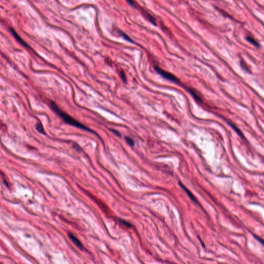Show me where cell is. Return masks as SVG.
I'll return each mask as SVG.
<instances>
[{"label":"cell","mask_w":264,"mask_h":264,"mask_svg":"<svg viewBox=\"0 0 264 264\" xmlns=\"http://www.w3.org/2000/svg\"><path fill=\"white\" fill-rule=\"evenodd\" d=\"M50 104H51V108L54 111L55 113H56L60 117V118L62 119V120L65 121V122H66V123L75 126V127L79 128L80 129H83L84 131H87L90 132L91 133L94 132L92 129H90V128H87L86 126H84V124H82L81 123L78 122V121L76 120L75 119L70 116V115L67 114V113L62 111L61 109L58 107V105L53 101H51L50 102Z\"/></svg>","instance_id":"obj_1"},{"label":"cell","mask_w":264,"mask_h":264,"mask_svg":"<svg viewBox=\"0 0 264 264\" xmlns=\"http://www.w3.org/2000/svg\"><path fill=\"white\" fill-rule=\"evenodd\" d=\"M154 69L155 71H156L159 74H160L161 76H162L164 78L167 79L168 80H171L175 83H179L180 81L178 78L175 75L172 74V73L170 72H168L167 71H165L164 70H162V68L159 67L158 66H155L154 67Z\"/></svg>","instance_id":"obj_2"},{"label":"cell","mask_w":264,"mask_h":264,"mask_svg":"<svg viewBox=\"0 0 264 264\" xmlns=\"http://www.w3.org/2000/svg\"><path fill=\"white\" fill-rule=\"evenodd\" d=\"M9 31L11 32V34L13 35V36L15 37L16 39L19 42H20V44H21L23 46H24V47H29V46L22 39V38L15 31V29H14L13 28L10 27L9 28Z\"/></svg>","instance_id":"obj_3"},{"label":"cell","mask_w":264,"mask_h":264,"mask_svg":"<svg viewBox=\"0 0 264 264\" xmlns=\"http://www.w3.org/2000/svg\"><path fill=\"white\" fill-rule=\"evenodd\" d=\"M69 237L71 239V241L75 245L77 246V248H79L80 250L84 249V247L82 245L80 241L77 238V237H75L71 233L69 234Z\"/></svg>","instance_id":"obj_4"},{"label":"cell","mask_w":264,"mask_h":264,"mask_svg":"<svg viewBox=\"0 0 264 264\" xmlns=\"http://www.w3.org/2000/svg\"><path fill=\"white\" fill-rule=\"evenodd\" d=\"M179 184H180L181 187L185 191V192H186V193H187L188 196L190 197V198L191 199V200L194 201V202H197V201L196 200V199L195 198V197H194L193 195H192V193H190V191H189L188 190H187L181 183L179 182Z\"/></svg>","instance_id":"obj_5"},{"label":"cell","mask_w":264,"mask_h":264,"mask_svg":"<svg viewBox=\"0 0 264 264\" xmlns=\"http://www.w3.org/2000/svg\"><path fill=\"white\" fill-rule=\"evenodd\" d=\"M246 39H247V40H248L249 42H250L251 44H253L254 46H256V47H259V44L258 42H257L253 38V37L251 36H247L246 37Z\"/></svg>","instance_id":"obj_6"},{"label":"cell","mask_w":264,"mask_h":264,"mask_svg":"<svg viewBox=\"0 0 264 264\" xmlns=\"http://www.w3.org/2000/svg\"><path fill=\"white\" fill-rule=\"evenodd\" d=\"M36 129L39 133L45 134V132L44 131V128L42 126V125L40 122H38L36 124Z\"/></svg>","instance_id":"obj_7"},{"label":"cell","mask_w":264,"mask_h":264,"mask_svg":"<svg viewBox=\"0 0 264 264\" xmlns=\"http://www.w3.org/2000/svg\"><path fill=\"white\" fill-rule=\"evenodd\" d=\"M125 139H126V141L129 144V146H132V147L134 146V141L132 139L129 138V137H126Z\"/></svg>","instance_id":"obj_8"},{"label":"cell","mask_w":264,"mask_h":264,"mask_svg":"<svg viewBox=\"0 0 264 264\" xmlns=\"http://www.w3.org/2000/svg\"><path fill=\"white\" fill-rule=\"evenodd\" d=\"M120 34L122 37H123L124 38L126 39V40H128V41H129V42H132L131 39L129 38V37L127 35H126V34H125L124 33H123L122 32L120 31Z\"/></svg>","instance_id":"obj_9"},{"label":"cell","mask_w":264,"mask_h":264,"mask_svg":"<svg viewBox=\"0 0 264 264\" xmlns=\"http://www.w3.org/2000/svg\"><path fill=\"white\" fill-rule=\"evenodd\" d=\"M121 78H122V80H123V82L124 83H126V75L124 74V72H121Z\"/></svg>","instance_id":"obj_10"},{"label":"cell","mask_w":264,"mask_h":264,"mask_svg":"<svg viewBox=\"0 0 264 264\" xmlns=\"http://www.w3.org/2000/svg\"><path fill=\"white\" fill-rule=\"evenodd\" d=\"M120 222H121V223H122V224H124V226H127V227H129V226H131V224H129V223L126 222V221H125L120 220Z\"/></svg>","instance_id":"obj_11"},{"label":"cell","mask_w":264,"mask_h":264,"mask_svg":"<svg viewBox=\"0 0 264 264\" xmlns=\"http://www.w3.org/2000/svg\"><path fill=\"white\" fill-rule=\"evenodd\" d=\"M230 125H231V126H232V127L234 128V129H235V130H236V131H237V133H238V134H239V135H241V136H242V134H241V132H240V131H239V130L238 129H237V128H236V127L235 126H233V125H232V124H230Z\"/></svg>","instance_id":"obj_12"},{"label":"cell","mask_w":264,"mask_h":264,"mask_svg":"<svg viewBox=\"0 0 264 264\" xmlns=\"http://www.w3.org/2000/svg\"><path fill=\"white\" fill-rule=\"evenodd\" d=\"M111 132H113V133H115V134L117 135H118L119 136H120V134L119 133L118 131H117L116 130H115V129H111Z\"/></svg>","instance_id":"obj_13"},{"label":"cell","mask_w":264,"mask_h":264,"mask_svg":"<svg viewBox=\"0 0 264 264\" xmlns=\"http://www.w3.org/2000/svg\"><path fill=\"white\" fill-rule=\"evenodd\" d=\"M254 236L255 237V239H256L257 241H259V242H260V243H261L262 244H263V241H262V240L261 239L259 238V237H257L256 236H255V235H254Z\"/></svg>","instance_id":"obj_14"},{"label":"cell","mask_w":264,"mask_h":264,"mask_svg":"<svg viewBox=\"0 0 264 264\" xmlns=\"http://www.w3.org/2000/svg\"><path fill=\"white\" fill-rule=\"evenodd\" d=\"M127 1H128V2L129 3V4H131V5L134 6V2L133 0H127Z\"/></svg>","instance_id":"obj_15"}]
</instances>
